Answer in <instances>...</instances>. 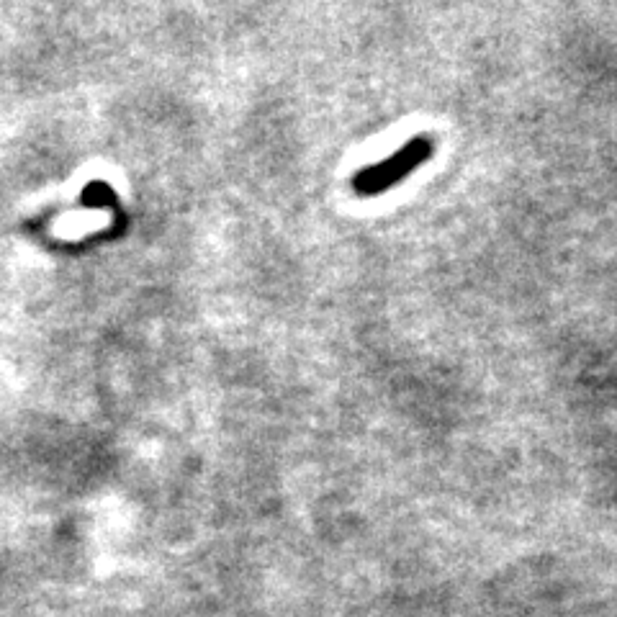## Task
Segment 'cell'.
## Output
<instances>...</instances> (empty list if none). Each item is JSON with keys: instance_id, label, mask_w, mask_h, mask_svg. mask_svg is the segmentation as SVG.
Listing matches in <instances>:
<instances>
[{"instance_id": "cell-1", "label": "cell", "mask_w": 617, "mask_h": 617, "mask_svg": "<svg viewBox=\"0 0 617 617\" xmlns=\"http://www.w3.org/2000/svg\"><path fill=\"white\" fill-rule=\"evenodd\" d=\"M432 152H435V139L430 134H417V137L407 139L399 150L391 152L389 157L360 170L353 178V191L363 198L381 196V193L399 186L404 178L417 173L430 160Z\"/></svg>"}]
</instances>
